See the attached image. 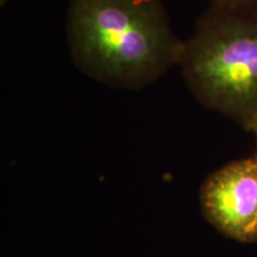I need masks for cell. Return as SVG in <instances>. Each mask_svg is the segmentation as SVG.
Listing matches in <instances>:
<instances>
[{
  "mask_svg": "<svg viewBox=\"0 0 257 257\" xmlns=\"http://www.w3.org/2000/svg\"><path fill=\"white\" fill-rule=\"evenodd\" d=\"M67 37L80 70L125 89L152 85L179 66L184 46L162 0H69Z\"/></svg>",
  "mask_w": 257,
  "mask_h": 257,
  "instance_id": "obj_1",
  "label": "cell"
},
{
  "mask_svg": "<svg viewBox=\"0 0 257 257\" xmlns=\"http://www.w3.org/2000/svg\"><path fill=\"white\" fill-rule=\"evenodd\" d=\"M179 67L202 105L248 128L257 114V8L212 5L184 41Z\"/></svg>",
  "mask_w": 257,
  "mask_h": 257,
  "instance_id": "obj_2",
  "label": "cell"
},
{
  "mask_svg": "<svg viewBox=\"0 0 257 257\" xmlns=\"http://www.w3.org/2000/svg\"><path fill=\"white\" fill-rule=\"evenodd\" d=\"M200 205L224 236L250 242L257 224V161H233L212 173L200 188Z\"/></svg>",
  "mask_w": 257,
  "mask_h": 257,
  "instance_id": "obj_3",
  "label": "cell"
},
{
  "mask_svg": "<svg viewBox=\"0 0 257 257\" xmlns=\"http://www.w3.org/2000/svg\"><path fill=\"white\" fill-rule=\"evenodd\" d=\"M212 5L225 8H257V0H212Z\"/></svg>",
  "mask_w": 257,
  "mask_h": 257,
  "instance_id": "obj_4",
  "label": "cell"
},
{
  "mask_svg": "<svg viewBox=\"0 0 257 257\" xmlns=\"http://www.w3.org/2000/svg\"><path fill=\"white\" fill-rule=\"evenodd\" d=\"M248 130L252 131L253 134L257 135V114L255 115V117H253V119L251 120V123L249 124V126H248Z\"/></svg>",
  "mask_w": 257,
  "mask_h": 257,
  "instance_id": "obj_5",
  "label": "cell"
},
{
  "mask_svg": "<svg viewBox=\"0 0 257 257\" xmlns=\"http://www.w3.org/2000/svg\"><path fill=\"white\" fill-rule=\"evenodd\" d=\"M250 242H257V224L255 226V230H253V232H252L251 240H250Z\"/></svg>",
  "mask_w": 257,
  "mask_h": 257,
  "instance_id": "obj_6",
  "label": "cell"
},
{
  "mask_svg": "<svg viewBox=\"0 0 257 257\" xmlns=\"http://www.w3.org/2000/svg\"><path fill=\"white\" fill-rule=\"evenodd\" d=\"M256 137H257V135H256ZM253 159H255V160L257 161V153H256V156H255V157H253Z\"/></svg>",
  "mask_w": 257,
  "mask_h": 257,
  "instance_id": "obj_7",
  "label": "cell"
}]
</instances>
